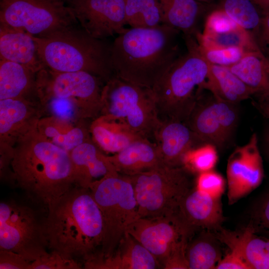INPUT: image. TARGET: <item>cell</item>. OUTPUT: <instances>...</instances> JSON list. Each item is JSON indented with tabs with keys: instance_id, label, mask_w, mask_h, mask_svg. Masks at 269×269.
<instances>
[{
	"instance_id": "7c38bea8",
	"label": "cell",
	"mask_w": 269,
	"mask_h": 269,
	"mask_svg": "<svg viewBox=\"0 0 269 269\" xmlns=\"http://www.w3.org/2000/svg\"><path fill=\"white\" fill-rule=\"evenodd\" d=\"M194 232L178 214L138 218L127 231L156 258L161 267L169 254Z\"/></svg>"
},
{
	"instance_id": "74e56055",
	"label": "cell",
	"mask_w": 269,
	"mask_h": 269,
	"mask_svg": "<svg viewBox=\"0 0 269 269\" xmlns=\"http://www.w3.org/2000/svg\"><path fill=\"white\" fill-rule=\"evenodd\" d=\"M250 224L256 233L269 238V192L257 204Z\"/></svg>"
},
{
	"instance_id": "277c9868",
	"label": "cell",
	"mask_w": 269,
	"mask_h": 269,
	"mask_svg": "<svg viewBox=\"0 0 269 269\" xmlns=\"http://www.w3.org/2000/svg\"><path fill=\"white\" fill-rule=\"evenodd\" d=\"M32 36L42 62L51 70L87 72L105 83L115 75L112 43L91 36L81 26L73 25L45 37Z\"/></svg>"
},
{
	"instance_id": "ee69618b",
	"label": "cell",
	"mask_w": 269,
	"mask_h": 269,
	"mask_svg": "<svg viewBox=\"0 0 269 269\" xmlns=\"http://www.w3.org/2000/svg\"><path fill=\"white\" fill-rule=\"evenodd\" d=\"M262 13L269 12V0H252Z\"/></svg>"
},
{
	"instance_id": "836d02e7",
	"label": "cell",
	"mask_w": 269,
	"mask_h": 269,
	"mask_svg": "<svg viewBox=\"0 0 269 269\" xmlns=\"http://www.w3.org/2000/svg\"><path fill=\"white\" fill-rule=\"evenodd\" d=\"M218 159L216 147L205 143L189 150L184 156L182 166L189 172L200 173L213 169Z\"/></svg>"
},
{
	"instance_id": "5bb4252c",
	"label": "cell",
	"mask_w": 269,
	"mask_h": 269,
	"mask_svg": "<svg viewBox=\"0 0 269 269\" xmlns=\"http://www.w3.org/2000/svg\"><path fill=\"white\" fill-rule=\"evenodd\" d=\"M67 5L80 26L95 38L107 39L128 29L124 0H73Z\"/></svg>"
},
{
	"instance_id": "2e32d148",
	"label": "cell",
	"mask_w": 269,
	"mask_h": 269,
	"mask_svg": "<svg viewBox=\"0 0 269 269\" xmlns=\"http://www.w3.org/2000/svg\"><path fill=\"white\" fill-rule=\"evenodd\" d=\"M86 269H155L161 268L156 258L128 233L111 255L98 252L83 260Z\"/></svg>"
},
{
	"instance_id": "4fadbf2b",
	"label": "cell",
	"mask_w": 269,
	"mask_h": 269,
	"mask_svg": "<svg viewBox=\"0 0 269 269\" xmlns=\"http://www.w3.org/2000/svg\"><path fill=\"white\" fill-rule=\"evenodd\" d=\"M228 203H236L261 183L264 177L258 137L254 133L245 144L238 146L229 157L227 164Z\"/></svg>"
},
{
	"instance_id": "d6986e66",
	"label": "cell",
	"mask_w": 269,
	"mask_h": 269,
	"mask_svg": "<svg viewBox=\"0 0 269 269\" xmlns=\"http://www.w3.org/2000/svg\"><path fill=\"white\" fill-rule=\"evenodd\" d=\"M214 233L243 259L249 269H269V238L256 233L250 224L238 231L221 227Z\"/></svg>"
},
{
	"instance_id": "ffe728a7",
	"label": "cell",
	"mask_w": 269,
	"mask_h": 269,
	"mask_svg": "<svg viewBox=\"0 0 269 269\" xmlns=\"http://www.w3.org/2000/svg\"><path fill=\"white\" fill-rule=\"evenodd\" d=\"M178 214L194 231L215 232L224 220L221 198L212 197L196 189L190 190L182 200Z\"/></svg>"
},
{
	"instance_id": "ab89813d",
	"label": "cell",
	"mask_w": 269,
	"mask_h": 269,
	"mask_svg": "<svg viewBox=\"0 0 269 269\" xmlns=\"http://www.w3.org/2000/svg\"><path fill=\"white\" fill-rule=\"evenodd\" d=\"M189 240L182 242L169 254L162 263L161 268L189 269L186 258V248Z\"/></svg>"
},
{
	"instance_id": "cb8c5ba5",
	"label": "cell",
	"mask_w": 269,
	"mask_h": 269,
	"mask_svg": "<svg viewBox=\"0 0 269 269\" xmlns=\"http://www.w3.org/2000/svg\"><path fill=\"white\" fill-rule=\"evenodd\" d=\"M108 157L119 173L127 175L164 164L156 143L146 138L138 139Z\"/></svg>"
},
{
	"instance_id": "ac0fdd59",
	"label": "cell",
	"mask_w": 269,
	"mask_h": 269,
	"mask_svg": "<svg viewBox=\"0 0 269 269\" xmlns=\"http://www.w3.org/2000/svg\"><path fill=\"white\" fill-rule=\"evenodd\" d=\"M164 164L182 166L185 154L203 143L184 123L174 120L161 121L154 135Z\"/></svg>"
},
{
	"instance_id": "9c48e42d",
	"label": "cell",
	"mask_w": 269,
	"mask_h": 269,
	"mask_svg": "<svg viewBox=\"0 0 269 269\" xmlns=\"http://www.w3.org/2000/svg\"><path fill=\"white\" fill-rule=\"evenodd\" d=\"M47 214V212H46ZM45 216L30 205L10 199L0 203V250L33 261L47 251Z\"/></svg>"
},
{
	"instance_id": "8992f818",
	"label": "cell",
	"mask_w": 269,
	"mask_h": 269,
	"mask_svg": "<svg viewBox=\"0 0 269 269\" xmlns=\"http://www.w3.org/2000/svg\"><path fill=\"white\" fill-rule=\"evenodd\" d=\"M102 99L100 116L122 124L138 136L154 141L161 120L152 89L114 75L105 84Z\"/></svg>"
},
{
	"instance_id": "f35d334b",
	"label": "cell",
	"mask_w": 269,
	"mask_h": 269,
	"mask_svg": "<svg viewBox=\"0 0 269 269\" xmlns=\"http://www.w3.org/2000/svg\"><path fill=\"white\" fill-rule=\"evenodd\" d=\"M253 38L260 52L269 63V12L263 14L260 26Z\"/></svg>"
},
{
	"instance_id": "d590c367",
	"label": "cell",
	"mask_w": 269,
	"mask_h": 269,
	"mask_svg": "<svg viewBox=\"0 0 269 269\" xmlns=\"http://www.w3.org/2000/svg\"><path fill=\"white\" fill-rule=\"evenodd\" d=\"M82 266L74 258L54 250L32 262L30 269H79Z\"/></svg>"
},
{
	"instance_id": "d6a6232c",
	"label": "cell",
	"mask_w": 269,
	"mask_h": 269,
	"mask_svg": "<svg viewBox=\"0 0 269 269\" xmlns=\"http://www.w3.org/2000/svg\"><path fill=\"white\" fill-rule=\"evenodd\" d=\"M127 24L131 27H154L163 24L157 0H124Z\"/></svg>"
},
{
	"instance_id": "6da1fadb",
	"label": "cell",
	"mask_w": 269,
	"mask_h": 269,
	"mask_svg": "<svg viewBox=\"0 0 269 269\" xmlns=\"http://www.w3.org/2000/svg\"><path fill=\"white\" fill-rule=\"evenodd\" d=\"M13 146L11 167L16 185L33 203L47 206L75 185L70 152L47 140L36 128Z\"/></svg>"
},
{
	"instance_id": "f546056e",
	"label": "cell",
	"mask_w": 269,
	"mask_h": 269,
	"mask_svg": "<svg viewBox=\"0 0 269 269\" xmlns=\"http://www.w3.org/2000/svg\"><path fill=\"white\" fill-rule=\"evenodd\" d=\"M255 95L269 96V63L259 51H252L236 64L228 67Z\"/></svg>"
},
{
	"instance_id": "52a82bcc",
	"label": "cell",
	"mask_w": 269,
	"mask_h": 269,
	"mask_svg": "<svg viewBox=\"0 0 269 269\" xmlns=\"http://www.w3.org/2000/svg\"><path fill=\"white\" fill-rule=\"evenodd\" d=\"M89 189L103 220V237L98 253L109 256L115 251L129 226L138 218L133 186L127 176L116 172L94 181Z\"/></svg>"
},
{
	"instance_id": "4316f807",
	"label": "cell",
	"mask_w": 269,
	"mask_h": 269,
	"mask_svg": "<svg viewBox=\"0 0 269 269\" xmlns=\"http://www.w3.org/2000/svg\"><path fill=\"white\" fill-rule=\"evenodd\" d=\"M161 8L163 24L172 27L184 36L195 37L199 19L205 10L196 0H157Z\"/></svg>"
},
{
	"instance_id": "e0dca14e",
	"label": "cell",
	"mask_w": 269,
	"mask_h": 269,
	"mask_svg": "<svg viewBox=\"0 0 269 269\" xmlns=\"http://www.w3.org/2000/svg\"><path fill=\"white\" fill-rule=\"evenodd\" d=\"M195 37L198 44L204 46L259 51L251 35L217 8L207 16L203 32H199Z\"/></svg>"
},
{
	"instance_id": "7dc6e473",
	"label": "cell",
	"mask_w": 269,
	"mask_h": 269,
	"mask_svg": "<svg viewBox=\"0 0 269 269\" xmlns=\"http://www.w3.org/2000/svg\"><path fill=\"white\" fill-rule=\"evenodd\" d=\"M58 0L62 1V2H64L65 3H66V4H68L69 3H70L73 0Z\"/></svg>"
},
{
	"instance_id": "7a4b0ae2",
	"label": "cell",
	"mask_w": 269,
	"mask_h": 269,
	"mask_svg": "<svg viewBox=\"0 0 269 269\" xmlns=\"http://www.w3.org/2000/svg\"><path fill=\"white\" fill-rule=\"evenodd\" d=\"M45 224L50 250L84 259L101 246L102 215L89 189L75 185L52 202Z\"/></svg>"
},
{
	"instance_id": "7402d4cb",
	"label": "cell",
	"mask_w": 269,
	"mask_h": 269,
	"mask_svg": "<svg viewBox=\"0 0 269 269\" xmlns=\"http://www.w3.org/2000/svg\"><path fill=\"white\" fill-rule=\"evenodd\" d=\"M202 91L185 123L203 143H209L216 147H223L230 137L215 107L213 96L212 95L206 99L203 97Z\"/></svg>"
},
{
	"instance_id": "83f0119b",
	"label": "cell",
	"mask_w": 269,
	"mask_h": 269,
	"mask_svg": "<svg viewBox=\"0 0 269 269\" xmlns=\"http://www.w3.org/2000/svg\"><path fill=\"white\" fill-rule=\"evenodd\" d=\"M32 94L37 96L36 73L20 64L0 60V100L29 99Z\"/></svg>"
},
{
	"instance_id": "8fae6325",
	"label": "cell",
	"mask_w": 269,
	"mask_h": 269,
	"mask_svg": "<svg viewBox=\"0 0 269 269\" xmlns=\"http://www.w3.org/2000/svg\"><path fill=\"white\" fill-rule=\"evenodd\" d=\"M104 83L100 77L84 71L56 72L45 67L36 73L39 99L69 100L76 105L85 119L96 118L101 114Z\"/></svg>"
},
{
	"instance_id": "9a60e30c",
	"label": "cell",
	"mask_w": 269,
	"mask_h": 269,
	"mask_svg": "<svg viewBox=\"0 0 269 269\" xmlns=\"http://www.w3.org/2000/svg\"><path fill=\"white\" fill-rule=\"evenodd\" d=\"M29 99L0 100V150H7L36 128L41 115Z\"/></svg>"
},
{
	"instance_id": "44dd1931",
	"label": "cell",
	"mask_w": 269,
	"mask_h": 269,
	"mask_svg": "<svg viewBox=\"0 0 269 269\" xmlns=\"http://www.w3.org/2000/svg\"><path fill=\"white\" fill-rule=\"evenodd\" d=\"M102 150L91 139L70 152L75 185L89 189L93 182L111 173L118 172Z\"/></svg>"
},
{
	"instance_id": "30bf717a",
	"label": "cell",
	"mask_w": 269,
	"mask_h": 269,
	"mask_svg": "<svg viewBox=\"0 0 269 269\" xmlns=\"http://www.w3.org/2000/svg\"><path fill=\"white\" fill-rule=\"evenodd\" d=\"M71 8L58 0H0V24L43 37L77 25Z\"/></svg>"
},
{
	"instance_id": "bcb514c9",
	"label": "cell",
	"mask_w": 269,
	"mask_h": 269,
	"mask_svg": "<svg viewBox=\"0 0 269 269\" xmlns=\"http://www.w3.org/2000/svg\"><path fill=\"white\" fill-rule=\"evenodd\" d=\"M199 2H207V3H208V2H211L212 1H213L215 0H196Z\"/></svg>"
},
{
	"instance_id": "1f68e13d",
	"label": "cell",
	"mask_w": 269,
	"mask_h": 269,
	"mask_svg": "<svg viewBox=\"0 0 269 269\" xmlns=\"http://www.w3.org/2000/svg\"><path fill=\"white\" fill-rule=\"evenodd\" d=\"M217 8L223 11L252 38L263 17L261 10L252 0H220Z\"/></svg>"
},
{
	"instance_id": "f6af8a7d",
	"label": "cell",
	"mask_w": 269,
	"mask_h": 269,
	"mask_svg": "<svg viewBox=\"0 0 269 269\" xmlns=\"http://www.w3.org/2000/svg\"><path fill=\"white\" fill-rule=\"evenodd\" d=\"M266 141L269 153V131L267 132L266 136Z\"/></svg>"
},
{
	"instance_id": "e575fe53",
	"label": "cell",
	"mask_w": 269,
	"mask_h": 269,
	"mask_svg": "<svg viewBox=\"0 0 269 269\" xmlns=\"http://www.w3.org/2000/svg\"><path fill=\"white\" fill-rule=\"evenodd\" d=\"M198 49L209 63L230 67L239 61L248 51L240 47H210L198 43Z\"/></svg>"
},
{
	"instance_id": "484cf974",
	"label": "cell",
	"mask_w": 269,
	"mask_h": 269,
	"mask_svg": "<svg viewBox=\"0 0 269 269\" xmlns=\"http://www.w3.org/2000/svg\"><path fill=\"white\" fill-rule=\"evenodd\" d=\"M202 88L209 91L216 98L234 104L255 95L228 67L209 63L206 80Z\"/></svg>"
},
{
	"instance_id": "5b68a950",
	"label": "cell",
	"mask_w": 269,
	"mask_h": 269,
	"mask_svg": "<svg viewBox=\"0 0 269 269\" xmlns=\"http://www.w3.org/2000/svg\"><path fill=\"white\" fill-rule=\"evenodd\" d=\"M187 51L180 55L152 88L159 119L185 122L193 110L209 69L195 37L184 36Z\"/></svg>"
},
{
	"instance_id": "60d3db41",
	"label": "cell",
	"mask_w": 269,
	"mask_h": 269,
	"mask_svg": "<svg viewBox=\"0 0 269 269\" xmlns=\"http://www.w3.org/2000/svg\"><path fill=\"white\" fill-rule=\"evenodd\" d=\"M31 263L19 254L0 250V269H30Z\"/></svg>"
},
{
	"instance_id": "8d00e7d4",
	"label": "cell",
	"mask_w": 269,
	"mask_h": 269,
	"mask_svg": "<svg viewBox=\"0 0 269 269\" xmlns=\"http://www.w3.org/2000/svg\"><path fill=\"white\" fill-rule=\"evenodd\" d=\"M198 174L195 189L212 197L221 198L225 189L223 177L213 169Z\"/></svg>"
},
{
	"instance_id": "603a6c76",
	"label": "cell",
	"mask_w": 269,
	"mask_h": 269,
	"mask_svg": "<svg viewBox=\"0 0 269 269\" xmlns=\"http://www.w3.org/2000/svg\"><path fill=\"white\" fill-rule=\"evenodd\" d=\"M0 60L22 65L35 73L45 67L32 35L0 24Z\"/></svg>"
},
{
	"instance_id": "f1b7e54d",
	"label": "cell",
	"mask_w": 269,
	"mask_h": 269,
	"mask_svg": "<svg viewBox=\"0 0 269 269\" xmlns=\"http://www.w3.org/2000/svg\"><path fill=\"white\" fill-rule=\"evenodd\" d=\"M93 141L106 152L118 153L141 138L124 125L102 116L95 118L90 125Z\"/></svg>"
},
{
	"instance_id": "ba28073f",
	"label": "cell",
	"mask_w": 269,
	"mask_h": 269,
	"mask_svg": "<svg viewBox=\"0 0 269 269\" xmlns=\"http://www.w3.org/2000/svg\"><path fill=\"white\" fill-rule=\"evenodd\" d=\"M189 171L183 166L164 164L131 175L138 218L178 213L180 204L191 190Z\"/></svg>"
},
{
	"instance_id": "d4e9b609",
	"label": "cell",
	"mask_w": 269,
	"mask_h": 269,
	"mask_svg": "<svg viewBox=\"0 0 269 269\" xmlns=\"http://www.w3.org/2000/svg\"><path fill=\"white\" fill-rule=\"evenodd\" d=\"M36 130L47 140L70 152L81 143L91 140L90 128L81 122L62 120L50 116L39 120Z\"/></svg>"
},
{
	"instance_id": "4dcf8cb0",
	"label": "cell",
	"mask_w": 269,
	"mask_h": 269,
	"mask_svg": "<svg viewBox=\"0 0 269 269\" xmlns=\"http://www.w3.org/2000/svg\"><path fill=\"white\" fill-rule=\"evenodd\" d=\"M198 236L189 241L186 258L189 269H215L222 258L221 242L214 233L202 230Z\"/></svg>"
},
{
	"instance_id": "7bdbcfd3",
	"label": "cell",
	"mask_w": 269,
	"mask_h": 269,
	"mask_svg": "<svg viewBox=\"0 0 269 269\" xmlns=\"http://www.w3.org/2000/svg\"><path fill=\"white\" fill-rule=\"evenodd\" d=\"M257 106L263 115L269 119V96H261Z\"/></svg>"
},
{
	"instance_id": "b9f144b4",
	"label": "cell",
	"mask_w": 269,
	"mask_h": 269,
	"mask_svg": "<svg viewBox=\"0 0 269 269\" xmlns=\"http://www.w3.org/2000/svg\"><path fill=\"white\" fill-rule=\"evenodd\" d=\"M215 269H249V268L238 254L230 250L222 257Z\"/></svg>"
},
{
	"instance_id": "3957f363",
	"label": "cell",
	"mask_w": 269,
	"mask_h": 269,
	"mask_svg": "<svg viewBox=\"0 0 269 269\" xmlns=\"http://www.w3.org/2000/svg\"><path fill=\"white\" fill-rule=\"evenodd\" d=\"M180 32L164 24L128 28L112 42L115 75L152 89L180 55L177 41Z\"/></svg>"
}]
</instances>
